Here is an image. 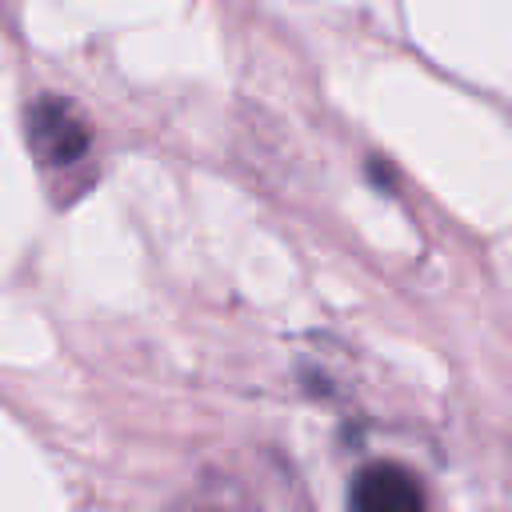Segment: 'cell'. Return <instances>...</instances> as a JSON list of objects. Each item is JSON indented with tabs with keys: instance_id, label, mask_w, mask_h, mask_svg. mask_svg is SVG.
Wrapping results in <instances>:
<instances>
[{
	"instance_id": "7a4b0ae2",
	"label": "cell",
	"mask_w": 512,
	"mask_h": 512,
	"mask_svg": "<svg viewBox=\"0 0 512 512\" xmlns=\"http://www.w3.org/2000/svg\"><path fill=\"white\" fill-rule=\"evenodd\" d=\"M348 512H424V488L404 464L376 460L352 476Z\"/></svg>"
},
{
	"instance_id": "6da1fadb",
	"label": "cell",
	"mask_w": 512,
	"mask_h": 512,
	"mask_svg": "<svg viewBox=\"0 0 512 512\" xmlns=\"http://www.w3.org/2000/svg\"><path fill=\"white\" fill-rule=\"evenodd\" d=\"M28 144H32L40 164L64 168L88 152L92 132H88V120L80 116L76 104H68L64 96H40L28 108Z\"/></svg>"
}]
</instances>
